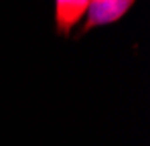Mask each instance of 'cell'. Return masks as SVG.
Returning a JSON list of instances; mask_svg holds the SVG:
<instances>
[{"label":"cell","mask_w":150,"mask_h":146,"mask_svg":"<svg viewBox=\"0 0 150 146\" xmlns=\"http://www.w3.org/2000/svg\"><path fill=\"white\" fill-rule=\"evenodd\" d=\"M134 2L132 0H93L87 6V21L83 24L81 33H87L96 26H103V24H112L120 21L126 12L130 10Z\"/></svg>","instance_id":"1"},{"label":"cell","mask_w":150,"mask_h":146,"mask_svg":"<svg viewBox=\"0 0 150 146\" xmlns=\"http://www.w3.org/2000/svg\"><path fill=\"white\" fill-rule=\"evenodd\" d=\"M87 6H89V0H59L55 2V24H57V30L67 37L73 26L87 12Z\"/></svg>","instance_id":"2"}]
</instances>
